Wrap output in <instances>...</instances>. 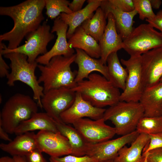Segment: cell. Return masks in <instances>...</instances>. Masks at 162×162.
I'll list each match as a JSON object with an SVG mask.
<instances>
[{"instance_id": "obj_35", "label": "cell", "mask_w": 162, "mask_h": 162, "mask_svg": "<svg viewBox=\"0 0 162 162\" xmlns=\"http://www.w3.org/2000/svg\"><path fill=\"white\" fill-rule=\"evenodd\" d=\"M42 152L38 148L31 151L25 156L27 162H48Z\"/></svg>"}, {"instance_id": "obj_6", "label": "cell", "mask_w": 162, "mask_h": 162, "mask_svg": "<svg viewBox=\"0 0 162 162\" xmlns=\"http://www.w3.org/2000/svg\"><path fill=\"white\" fill-rule=\"evenodd\" d=\"M144 116L140 103L119 101L106 109L103 118L114 125L116 134L121 136L136 130L140 120Z\"/></svg>"}, {"instance_id": "obj_15", "label": "cell", "mask_w": 162, "mask_h": 162, "mask_svg": "<svg viewBox=\"0 0 162 162\" xmlns=\"http://www.w3.org/2000/svg\"><path fill=\"white\" fill-rule=\"evenodd\" d=\"M68 27V25L59 16L55 19L51 32L52 33L56 32L57 37L56 42L49 51L38 57L36 62L38 64L45 65L55 56H69L74 54V49L70 46L67 40Z\"/></svg>"}, {"instance_id": "obj_20", "label": "cell", "mask_w": 162, "mask_h": 162, "mask_svg": "<svg viewBox=\"0 0 162 162\" xmlns=\"http://www.w3.org/2000/svg\"><path fill=\"white\" fill-rule=\"evenodd\" d=\"M102 0H88L87 4L83 8L70 14L62 13L59 16L68 26L67 37L69 39L76 28L86 20L91 18L94 12L100 7Z\"/></svg>"}, {"instance_id": "obj_43", "label": "cell", "mask_w": 162, "mask_h": 162, "mask_svg": "<svg viewBox=\"0 0 162 162\" xmlns=\"http://www.w3.org/2000/svg\"><path fill=\"white\" fill-rule=\"evenodd\" d=\"M13 158L15 162H27L25 156H14Z\"/></svg>"}, {"instance_id": "obj_29", "label": "cell", "mask_w": 162, "mask_h": 162, "mask_svg": "<svg viewBox=\"0 0 162 162\" xmlns=\"http://www.w3.org/2000/svg\"><path fill=\"white\" fill-rule=\"evenodd\" d=\"M140 134L148 135L162 132V115L142 117L139 121L136 130Z\"/></svg>"}, {"instance_id": "obj_39", "label": "cell", "mask_w": 162, "mask_h": 162, "mask_svg": "<svg viewBox=\"0 0 162 162\" xmlns=\"http://www.w3.org/2000/svg\"><path fill=\"white\" fill-rule=\"evenodd\" d=\"M85 2V0H73L70 3L69 7L73 13L77 12L82 9Z\"/></svg>"}, {"instance_id": "obj_41", "label": "cell", "mask_w": 162, "mask_h": 162, "mask_svg": "<svg viewBox=\"0 0 162 162\" xmlns=\"http://www.w3.org/2000/svg\"><path fill=\"white\" fill-rule=\"evenodd\" d=\"M152 8L158 9L159 8L162 4L160 0H149Z\"/></svg>"}, {"instance_id": "obj_9", "label": "cell", "mask_w": 162, "mask_h": 162, "mask_svg": "<svg viewBox=\"0 0 162 162\" xmlns=\"http://www.w3.org/2000/svg\"><path fill=\"white\" fill-rule=\"evenodd\" d=\"M141 56H131L127 60H120L121 64L125 67L128 75L120 101L138 102L145 88L142 79Z\"/></svg>"}, {"instance_id": "obj_26", "label": "cell", "mask_w": 162, "mask_h": 162, "mask_svg": "<svg viewBox=\"0 0 162 162\" xmlns=\"http://www.w3.org/2000/svg\"><path fill=\"white\" fill-rule=\"evenodd\" d=\"M58 130L68 140L70 145L71 155L82 156L86 155L87 142L79 131L74 127L63 122L56 121Z\"/></svg>"}, {"instance_id": "obj_46", "label": "cell", "mask_w": 162, "mask_h": 162, "mask_svg": "<svg viewBox=\"0 0 162 162\" xmlns=\"http://www.w3.org/2000/svg\"><path fill=\"white\" fill-rule=\"evenodd\" d=\"M160 82H162V77H161V78L160 79Z\"/></svg>"}, {"instance_id": "obj_27", "label": "cell", "mask_w": 162, "mask_h": 162, "mask_svg": "<svg viewBox=\"0 0 162 162\" xmlns=\"http://www.w3.org/2000/svg\"><path fill=\"white\" fill-rule=\"evenodd\" d=\"M108 80L116 87L123 91L128 75L126 69L122 67L117 52L111 53L107 60Z\"/></svg>"}, {"instance_id": "obj_10", "label": "cell", "mask_w": 162, "mask_h": 162, "mask_svg": "<svg viewBox=\"0 0 162 162\" xmlns=\"http://www.w3.org/2000/svg\"><path fill=\"white\" fill-rule=\"evenodd\" d=\"M76 92L71 88L62 87L50 90L41 98L42 108L57 122H62L61 115L73 103Z\"/></svg>"}, {"instance_id": "obj_40", "label": "cell", "mask_w": 162, "mask_h": 162, "mask_svg": "<svg viewBox=\"0 0 162 162\" xmlns=\"http://www.w3.org/2000/svg\"><path fill=\"white\" fill-rule=\"evenodd\" d=\"M8 133L6 130L0 125V138L2 140L11 142L12 140L10 138Z\"/></svg>"}, {"instance_id": "obj_12", "label": "cell", "mask_w": 162, "mask_h": 162, "mask_svg": "<svg viewBox=\"0 0 162 162\" xmlns=\"http://www.w3.org/2000/svg\"><path fill=\"white\" fill-rule=\"evenodd\" d=\"M103 118L93 120L84 118L73 124L87 142L96 143L109 140L116 134L114 127L106 124Z\"/></svg>"}, {"instance_id": "obj_25", "label": "cell", "mask_w": 162, "mask_h": 162, "mask_svg": "<svg viewBox=\"0 0 162 162\" xmlns=\"http://www.w3.org/2000/svg\"><path fill=\"white\" fill-rule=\"evenodd\" d=\"M68 42L73 48L81 50L92 58H100L101 51L98 42L86 33L81 26L76 28Z\"/></svg>"}, {"instance_id": "obj_31", "label": "cell", "mask_w": 162, "mask_h": 162, "mask_svg": "<svg viewBox=\"0 0 162 162\" xmlns=\"http://www.w3.org/2000/svg\"><path fill=\"white\" fill-rule=\"evenodd\" d=\"M135 9L139 15L140 19L151 20L155 14L154 12L149 0H133Z\"/></svg>"}, {"instance_id": "obj_47", "label": "cell", "mask_w": 162, "mask_h": 162, "mask_svg": "<svg viewBox=\"0 0 162 162\" xmlns=\"http://www.w3.org/2000/svg\"><path fill=\"white\" fill-rule=\"evenodd\" d=\"M161 115H162V112H161Z\"/></svg>"}, {"instance_id": "obj_45", "label": "cell", "mask_w": 162, "mask_h": 162, "mask_svg": "<svg viewBox=\"0 0 162 162\" xmlns=\"http://www.w3.org/2000/svg\"><path fill=\"white\" fill-rule=\"evenodd\" d=\"M102 162H115V161H114L113 160H111L104 161Z\"/></svg>"}, {"instance_id": "obj_21", "label": "cell", "mask_w": 162, "mask_h": 162, "mask_svg": "<svg viewBox=\"0 0 162 162\" xmlns=\"http://www.w3.org/2000/svg\"><path fill=\"white\" fill-rule=\"evenodd\" d=\"M1 149L13 156H25L28 153L38 148L36 134L29 132L17 135L8 143H1Z\"/></svg>"}, {"instance_id": "obj_36", "label": "cell", "mask_w": 162, "mask_h": 162, "mask_svg": "<svg viewBox=\"0 0 162 162\" xmlns=\"http://www.w3.org/2000/svg\"><path fill=\"white\" fill-rule=\"evenodd\" d=\"M148 162H162V148H158L146 153Z\"/></svg>"}, {"instance_id": "obj_17", "label": "cell", "mask_w": 162, "mask_h": 162, "mask_svg": "<svg viewBox=\"0 0 162 162\" xmlns=\"http://www.w3.org/2000/svg\"><path fill=\"white\" fill-rule=\"evenodd\" d=\"M107 19L106 28L98 43L101 51L100 59L104 64L110 55L122 49L123 40L117 32L114 18L111 13H108Z\"/></svg>"}, {"instance_id": "obj_32", "label": "cell", "mask_w": 162, "mask_h": 162, "mask_svg": "<svg viewBox=\"0 0 162 162\" xmlns=\"http://www.w3.org/2000/svg\"><path fill=\"white\" fill-rule=\"evenodd\" d=\"M49 160L50 162H98L94 158L87 155L77 156L68 154L62 157H50Z\"/></svg>"}, {"instance_id": "obj_4", "label": "cell", "mask_w": 162, "mask_h": 162, "mask_svg": "<svg viewBox=\"0 0 162 162\" xmlns=\"http://www.w3.org/2000/svg\"><path fill=\"white\" fill-rule=\"evenodd\" d=\"M38 104L30 96L13 95L4 104L0 113V125L8 134H14L17 127L38 112Z\"/></svg>"}, {"instance_id": "obj_18", "label": "cell", "mask_w": 162, "mask_h": 162, "mask_svg": "<svg viewBox=\"0 0 162 162\" xmlns=\"http://www.w3.org/2000/svg\"><path fill=\"white\" fill-rule=\"evenodd\" d=\"M75 50L76 53L74 62L78 67L75 78L76 83L87 79L94 71L99 72L108 80L107 65L104 64L100 58H92L81 50Z\"/></svg>"}, {"instance_id": "obj_14", "label": "cell", "mask_w": 162, "mask_h": 162, "mask_svg": "<svg viewBox=\"0 0 162 162\" xmlns=\"http://www.w3.org/2000/svg\"><path fill=\"white\" fill-rule=\"evenodd\" d=\"M141 63L145 88L159 83L162 77V46L142 54L141 56Z\"/></svg>"}, {"instance_id": "obj_13", "label": "cell", "mask_w": 162, "mask_h": 162, "mask_svg": "<svg viewBox=\"0 0 162 162\" xmlns=\"http://www.w3.org/2000/svg\"><path fill=\"white\" fill-rule=\"evenodd\" d=\"M38 148L52 157L71 154V148L68 139L59 131H39L36 134Z\"/></svg>"}, {"instance_id": "obj_37", "label": "cell", "mask_w": 162, "mask_h": 162, "mask_svg": "<svg viewBox=\"0 0 162 162\" xmlns=\"http://www.w3.org/2000/svg\"><path fill=\"white\" fill-rule=\"evenodd\" d=\"M146 21L153 28H156L162 33V10H160L152 19H146Z\"/></svg>"}, {"instance_id": "obj_16", "label": "cell", "mask_w": 162, "mask_h": 162, "mask_svg": "<svg viewBox=\"0 0 162 162\" xmlns=\"http://www.w3.org/2000/svg\"><path fill=\"white\" fill-rule=\"evenodd\" d=\"M106 109L92 105L85 100L80 94L76 92L74 101L72 105L60 116L61 120L67 124H73L79 119L88 117L93 120L103 118Z\"/></svg>"}, {"instance_id": "obj_7", "label": "cell", "mask_w": 162, "mask_h": 162, "mask_svg": "<svg viewBox=\"0 0 162 162\" xmlns=\"http://www.w3.org/2000/svg\"><path fill=\"white\" fill-rule=\"evenodd\" d=\"M54 37L50 26L46 21H44L38 29L26 36V41L24 44L14 49H9L0 42V50L3 55L12 52L24 54L27 57L29 62H33L36 61L39 55H44L48 52V44Z\"/></svg>"}, {"instance_id": "obj_34", "label": "cell", "mask_w": 162, "mask_h": 162, "mask_svg": "<svg viewBox=\"0 0 162 162\" xmlns=\"http://www.w3.org/2000/svg\"><path fill=\"white\" fill-rule=\"evenodd\" d=\"M149 135V141L143 151L142 155L143 156L150 151L156 148H162V132Z\"/></svg>"}, {"instance_id": "obj_1", "label": "cell", "mask_w": 162, "mask_h": 162, "mask_svg": "<svg viewBox=\"0 0 162 162\" xmlns=\"http://www.w3.org/2000/svg\"><path fill=\"white\" fill-rule=\"evenodd\" d=\"M45 0H27L17 5L1 6L0 14L10 17L14 26L8 32L0 35V41H8L7 48L14 49L19 46L24 37L35 31L44 20L43 14Z\"/></svg>"}, {"instance_id": "obj_22", "label": "cell", "mask_w": 162, "mask_h": 162, "mask_svg": "<svg viewBox=\"0 0 162 162\" xmlns=\"http://www.w3.org/2000/svg\"><path fill=\"white\" fill-rule=\"evenodd\" d=\"M139 102L144 110L145 117L161 115L162 82L144 89Z\"/></svg>"}, {"instance_id": "obj_23", "label": "cell", "mask_w": 162, "mask_h": 162, "mask_svg": "<svg viewBox=\"0 0 162 162\" xmlns=\"http://www.w3.org/2000/svg\"><path fill=\"white\" fill-rule=\"evenodd\" d=\"M149 135L140 134L131 143L126 145L119 151L113 159L115 162H144L145 156L142 155L144 148L149 141Z\"/></svg>"}, {"instance_id": "obj_44", "label": "cell", "mask_w": 162, "mask_h": 162, "mask_svg": "<svg viewBox=\"0 0 162 162\" xmlns=\"http://www.w3.org/2000/svg\"><path fill=\"white\" fill-rule=\"evenodd\" d=\"M144 156H145V158L144 162H148L147 159V156L146 154L144 155Z\"/></svg>"}, {"instance_id": "obj_42", "label": "cell", "mask_w": 162, "mask_h": 162, "mask_svg": "<svg viewBox=\"0 0 162 162\" xmlns=\"http://www.w3.org/2000/svg\"><path fill=\"white\" fill-rule=\"evenodd\" d=\"M0 162H15V161L13 157L5 156L0 158Z\"/></svg>"}, {"instance_id": "obj_8", "label": "cell", "mask_w": 162, "mask_h": 162, "mask_svg": "<svg viewBox=\"0 0 162 162\" xmlns=\"http://www.w3.org/2000/svg\"><path fill=\"white\" fill-rule=\"evenodd\" d=\"M160 46H162V33L148 23L142 24L134 28L123 40L122 49L130 56H141Z\"/></svg>"}, {"instance_id": "obj_3", "label": "cell", "mask_w": 162, "mask_h": 162, "mask_svg": "<svg viewBox=\"0 0 162 162\" xmlns=\"http://www.w3.org/2000/svg\"><path fill=\"white\" fill-rule=\"evenodd\" d=\"M75 57L76 54L69 56H57L46 65L38 64L40 72L38 81L39 84L43 83L44 93L52 89L62 87L72 88L76 86L77 71H72L70 67Z\"/></svg>"}, {"instance_id": "obj_24", "label": "cell", "mask_w": 162, "mask_h": 162, "mask_svg": "<svg viewBox=\"0 0 162 162\" xmlns=\"http://www.w3.org/2000/svg\"><path fill=\"white\" fill-rule=\"evenodd\" d=\"M37 130L58 132L56 120L46 112H37L29 119L21 123L16 128L14 134L17 135Z\"/></svg>"}, {"instance_id": "obj_2", "label": "cell", "mask_w": 162, "mask_h": 162, "mask_svg": "<svg viewBox=\"0 0 162 162\" xmlns=\"http://www.w3.org/2000/svg\"><path fill=\"white\" fill-rule=\"evenodd\" d=\"M71 89L97 107L110 106L120 101L121 93L119 89L99 74L92 73L87 79L77 83Z\"/></svg>"}, {"instance_id": "obj_28", "label": "cell", "mask_w": 162, "mask_h": 162, "mask_svg": "<svg viewBox=\"0 0 162 162\" xmlns=\"http://www.w3.org/2000/svg\"><path fill=\"white\" fill-rule=\"evenodd\" d=\"M106 19L104 10L100 7L92 17L84 21L81 26L86 33L99 43L107 25Z\"/></svg>"}, {"instance_id": "obj_38", "label": "cell", "mask_w": 162, "mask_h": 162, "mask_svg": "<svg viewBox=\"0 0 162 162\" xmlns=\"http://www.w3.org/2000/svg\"><path fill=\"white\" fill-rule=\"evenodd\" d=\"M3 56L1 51H0V76L1 77H7L9 74L8 69L9 67L3 59Z\"/></svg>"}, {"instance_id": "obj_11", "label": "cell", "mask_w": 162, "mask_h": 162, "mask_svg": "<svg viewBox=\"0 0 162 162\" xmlns=\"http://www.w3.org/2000/svg\"><path fill=\"white\" fill-rule=\"evenodd\" d=\"M139 134L136 130L116 139L96 143H88L86 155L94 158L98 162L113 160L123 147L131 144Z\"/></svg>"}, {"instance_id": "obj_30", "label": "cell", "mask_w": 162, "mask_h": 162, "mask_svg": "<svg viewBox=\"0 0 162 162\" xmlns=\"http://www.w3.org/2000/svg\"><path fill=\"white\" fill-rule=\"evenodd\" d=\"M46 14L51 19H55L62 13L70 14L73 12L69 7L70 3L67 0H45Z\"/></svg>"}, {"instance_id": "obj_5", "label": "cell", "mask_w": 162, "mask_h": 162, "mask_svg": "<svg viewBox=\"0 0 162 162\" xmlns=\"http://www.w3.org/2000/svg\"><path fill=\"white\" fill-rule=\"evenodd\" d=\"M3 56L10 61L11 72L6 77L7 85L14 86L17 81L26 84L32 89L34 99L37 100L40 107L42 108L41 98L44 94V88L39 83L35 73L38 64L36 61L29 62L26 55L19 53L10 52Z\"/></svg>"}, {"instance_id": "obj_33", "label": "cell", "mask_w": 162, "mask_h": 162, "mask_svg": "<svg viewBox=\"0 0 162 162\" xmlns=\"http://www.w3.org/2000/svg\"><path fill=\"white\" fill-rule=\"evenodd\" d=\"M111 6L124 12H130L135 9L133 0H108Z\"/></svg>"}, {"instance_id": "obj_19", "label": "cell", "mask_w": 162, "mask_h": 162, "mask_svg": "<svg viewBox=\"0 0 162 162\" xmlns=\"http://www.w3.org/2000/svg\"><path fill=\"white\" fill-rule=\"evenodd\" d=\"M100 7L104 10L106 17L108 13L113 15L118 33L123 40L127 37L132 31L134 22V18L138 14L135 9L130 12H124L110 5L107 0H102Z\"/></svg>"}]
</instances>
